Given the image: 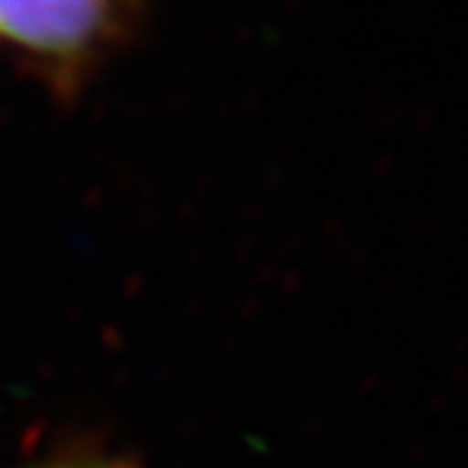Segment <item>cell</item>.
I'll use <instances>...</instances> for the list:
<instances>
[{"instance_id": "7a4b0ae2", "label": "cell", "mask_w": 468, "mask_h": 468, "mask_svg": "<svg viewBox=\"0 0 468 468\" xmlns=\"http://www.w3.org/2000/svg\"><path fill=\"white\" fill-rule=\"evenodd\" d=\"M21 468H138L128 458H115V455H101V452H66V455H55L45 458L29 466Z\"/></svg>"}, {"instance_id": "6da1fadb", "label": "cell", "mask_w": 468, "mask_h": 468, "mask_svg": "<svg viewBox=\"0 0 468 468\" xmlns=\"http://www.w3.org/2000/svg\"><path fill=\"white\" fill-rule=\"evenodd\" d=\"M138 5L110 0H0V52L27 63L55 94L73 97L128 42Z\"/></svg>"}]
</instances>
